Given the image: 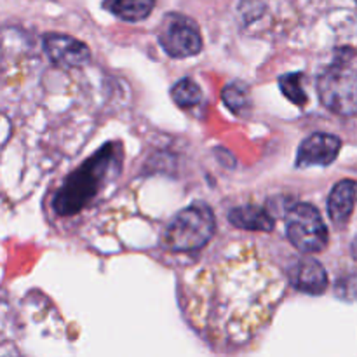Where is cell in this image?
<instances>
[{
  "label": "cell",
  "mask_w": 357,
  "mask_h": 357,
  "mask_svg": "<svg viewBox=\"0 0 357 357\" xmlns=\"http://www.w3.org/2000/svg\"><path fill=\"white\" fill-rule=\"evenodd\" d=\"M122 150L117 143H108L77 167L59 187L52 208L59 216H73L82 211L98 192L121 171Z\"/></svg>",
  "instance_id": "cell-1"
},
{
  "label": "cell",
  "mask_w": 357,
  "mask_h": 357,
  "mask_svg": "<svg viewBox=\"0 0 357 357\" xmlns=\"http://www.w3.org/2000/svg\"><path fill=\"white\" fill-rule=\"evenodd\" d=\"M317 93L328 110L344 117L357 115V54L354 51H340L335 61L319 73Z\"/></svg>",
  "instance_id": "cell-2"
},
{
  "label": "cell",
  "mask_w": 357,
  "mask_h": 357,
  "mask_svg": "<svg viewBox=\"0 0 357 357\" xmlns=\"http://www.w3.org/2000/svg\"><path fill=\"white\" fill-rule=\"evenodd\" d=\"M216 230L215 213L204 202H194L167 225L162 246L173 253H190L204 248Z\"/></svg>",
  "instance_id": "cell-3"
},
{
  "label": "cell",
  "mask_w": 357,
  "mask_h": 357,
  "mask_svg": "<svg viewBox=\"0 0 357 357\" xmlns=\"http://www.w3.org/2000/svg\"><path fill=\"white\" fill-rule=\"evenodd\" d=\"M286 236L302 253H319L328 244V229L316 206L296 202L286 215Z\"/></svg>",
  "instance_id": "cell-4"
},
{
  "label": "cell",
  "mask_w": 357,
  "mask_h": 357,
  "mask_svg": "<svg viewBox=\"0 0 357 357\" xmlns=\"http://www.w3.org/2000/svg\"><path fill=\"white\" fill-rule=\"evenodd\" d=\"M159 44L167 56L183 59L195 56L202 49V37L199 26L187 16L169 14L159 31Z\"/></svg>",
  "instance_id": "cell-5"
},
{
  "label": "cell",
  "mask_w": 357,
  "mask_h": 357,
  "mask_svg": "<svg viewBox=\"0 0 357 357\" xmlns=\"http://www.w3.org/2000/svg\"><path fill=\"white\" fill-rule=\"evenodd\" d=\"M47 58L61 68H80L91 61V51L84 42L63 33H47L44 37Z\"/></svg>",
  "instance_id": "cell-6"
},
{
  "label": "cell",
  "mask_w": 357,
  "mask_h": 357,
  "mask_svg": "<svg viewBox=\"0 0 357 357\" xmlns=\"http://www.w3.org/2000/svg\"><path fill=\"white\" fill-rule=\"evenodd\" d=\"M342 149L340 138L326 132H316L300 145L296 153V167L330 166L338 157Z\"/></svg>",
  "instance_id": "cell-7"
},
{
  "label": "cell",
  "mask_w": 357,
  "mask_h": 357,
  "mask_svg": "<svg viewBox=\"0 0 357 357\" xmlns=\"http://www.w3.org/2000/svg\"><path fill=\"white\" fill-rule=\"evenodd\" d=\"M291 284L307 295H323L328 288V274L323 265L314 258H303L293 267Z\"/></svg>",
  "instance_id": "cell-8"
},
{
  "label": "cell",
  "mask_w": 357,
  "mask_h": 357,
  "mask_svg": "<svg viewBox=\"0 0 357 357\" xmlns=\"http://www.w3.org/2000/svg\"><path fill=\"white\" fill-rule=\"evenodd\" d=\"M357 202V181L342 180L331 190L328 199V213L335 225L342 227L349 222Z\"/></svg>",
  "instance_id": "cell-9"
},
{
  "label": "cell",
  "mask_w": 357,
  "mask_h": 357,
  "mask_svg": "<svg viewBox=\"0 0 357 357\" xmlns=\"http://www.w3.org/2000/svg\"><path fill=\"white\" fill-rule=\"evenodd\" d=\"M229 222L237 229L257 230V232H272L275 225L267 209L253 204L234 208L229 213Z\"/></svg>",
  "instance_id": "cell-10"
},
{
  "label": "cell",
  "mask_w": 357,
  "mask_h": 357,
  "mask_svg": "<svg viewBox=\"0 0 357 357\" xmlns=\"http://www.w3.org/2000/svg\"><path fill=\"white\" fill-rule=\"evenodd\" d=\"M155 0H105L103 7L115 17L128 23H138L146 20L152 13Z\"/></svg>",
  "instance_id": "cell-11"
},
{
  "label": "cell",
  "mask_w": 357,
  "mask_h": 357,
  "mask_svg": "<svg viewBox=\"0 0 357 357\" xmlns=\"http://www.w3.org/2000/svg\"><path fill=\"white\" fill-rule=\"evenodd\" d=\"M171 98L174 103L181 108H190L195 107L202 101V91L192 79H181L171 89Z\"/></svg>",
  "instance_id": "cell-12"
},
{
  "label": "cell",
  "mask_w": 357,
  "mask_h": 357,
  "mask_svg": "<svg viewBox=\"0 0 357 357\" xmlns=\"http://www.w3.org/2000/svg\"><path fill=\"white\" fill-rule=\"evenodd\" d=\"M222 100L237 115L248 114V110L251 108V100L250 94H248V89L239 82L227 86L222 93Z\"/></svg>",
  "instance_id": "cell-13"
},
{
  "label": "cell",
  "mask_w": 357,
  "mask_h": 357,
  "mask_svg": "<svg viewBox=\"0 0 357 357\" xmlns=\"http://www.w3.org/2000/svg\"><path fill=\"white\" fill-rule=\"evenodd\" d=\"M302 73H286L279 79V86H281L282 93L289 101L296 105V107H305L307 105V94L302 87Z\"/></svg>",
  "instance_id": "cell-14"
},
{
  "label": "cell",
  "mask_w": 357,
  "mask_h": 357,
  "mask_svg": "<svg viewBox=\"0 0 357 357\" xmlns=\"http://www.w3.org/2000/svg\"><path fill=\"white\" fill-rule=\"evenodd\" d=\"M337 295L344 300H357V275L342 278L337 284Z\"/></svg>",
  "instance_id": "cell-15"
},
{
  "label": "cell",
  "mask_w": 357,
  "mask_h": 357,
  "mask_svg": "<svg viewBox=\"0 0 357 357\" xmlns=\"http://www.w3.org/2000/svg\"><path fill=\"white\" fill-rule=\"evenodd\" d=\"M351 251H352V257H354L357 260V237L354 239V243H352V250Z\"/></svg>",
  "instance_id": "cell-16"
}]
</instances>
